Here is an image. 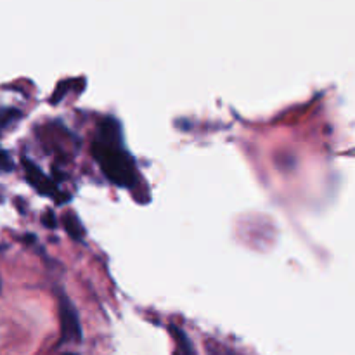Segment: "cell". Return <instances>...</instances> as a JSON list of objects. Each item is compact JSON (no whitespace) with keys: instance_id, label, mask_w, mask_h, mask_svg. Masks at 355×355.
Segmentation results:
<instances>
[{"instance_id":"obj_1","label":"cell","mask_w":355,"mask_h":355,"mask_svg":"<svg viewBox=\"0 0 355 355\" xmlns=\"http://www.w3.org/2000/svg\"><path fill=\"white\" fill-rule=\"evenodd\" d=\"M92 156L104 175L114 186L132 189L137 184L139 172L135 166V159L125 149L121 125L113 116H106L101 120L97 139L92 144Z\"/></svg>"},{"instance_id":"obj_2","label":"cell","mask_w":355,"mask_h":355,"mask_svg":"<svg viewBox=\"0 0 355 355\" xmlns=\"http://www.w3.org/2000/svg\"><path fill=\"white\" fill-rule=\"evenodd\" d=\"M59 318H61V342H82V324L78 312L64 293H59Z\"/></svg>"},{"instance_id":"obj_3","label":"cell","mask_w":355,"mask_h":355,"mask_svg":"<svg viewBox=\"0 0 355 355\" xmlns=\"http://www.w3.org/2000/svg\"><path fill=\"white\" fill-rule=\"evenodd\" d=\"M24 173H26V180L33 189H37L42 196H55L58 194V184L37 165L31 162L30 158H23Z\"/></svg>"},{"instance_id":"obj_4","label":"cell","mask_w":355,"mask_h":355,"mask_svg":"<svg viewBox=\"0 0 355 355\" xmlns=\"http://www.w3.org/2000/svg\"><path fill=\"white\" fill-rule=\"evenodd\" d=\"M170 333H172L173 340L177 342V347H179V350H177V354L179 355H196L193 349V343H191L189 336L186 335V333L182 331V329L179 328V326H170Z\"/></svg>"},{"instance_id":"obj_5","label":"cell","mask_w":355,"mask_h":355,"mask_svg":"<svg viewBox=\"0 0 355 355\" xmlns=\"http://www.w3.org/2000/svg\"><path fill=\"white\" fill-rule=\"evenodd\" d=\"M62 222H64V229L73 239H83L85 236V229H83L82 222L76 217L73 211H66L64 217H62Z\"/></svg>"},{"instance_id":"obj_6","label":"cell","mask_w":355,"mask_h":355,"mask_svg":"<svg viewBox=\"0 0 355 355\" xmlns=\"http://www.w3.org/2000/svg\"><path fill=\"white\" fill-rule=\"evenodd\" d=\"M0 170H2V172L12 170V159H10L9 155H7L6 151H2V149H0Z\"/></svg>"},{"instance_id":"obj_7","label":"cell","mask_w":355,"mask_h":355,"mask_svg":"<svg viewBox=\"0 0 355 355\" xmlns=\"http://www.w3.org/2000/svg\"><path fill=\"white\" fill-rule=\"evenodd\" d=\"M21 116V113L17 110H7L6 113L0 114V120H2V123L6 125L7 121H12V120H17V118Z\"/></svg>"},{"instance_id":"obj_8","label":"cell","mask_w":355,"mask_h":355,"mask_svg":"<svg viewBox=\"0 0 355 355\" xmlns=\"http://www.w3.org/2000/svg\"><path fill=\"white\" fill-rule=\"evenodd\" d=\"M42 222H44L45 227H52V229H54L55 225H58V224H55L54 214H52L51 210H47L44 215H42Z\"/></svg>"},{"instance_id":"obj_9","label":"cell","mask_w":355,"mask_h":355,"mask_svg":"<svg viewBox=\"0 0 355 355\" xmlns=\"http://www.w3.org/2000/svg\"><path fill=\"white\" fill-rule=\"evenodd\" d=\"M210 355H224V354L218 352V350L214 349V347H210Z\"/></svg>"},{"instance_id":"obj_10","label":"cell","mask_w":355,"mask_h":355,"mask_svg":"<svg viewBox=\"0 0 355 355\" xmlns=\"http://www.w3.org/2000/svg\"><path fill=\"white\" fill-rule=\"evenodd\" d=\"M64 355H78V354H64Z\"/></svg>"}]
</instances>
